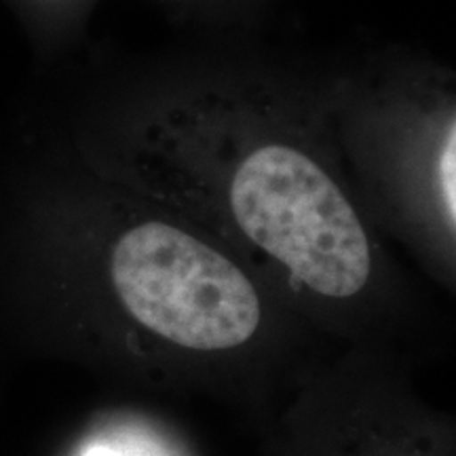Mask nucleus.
<instances>
[{"mask_svg": "<svg viewBox=\"0 0 456 456\" xmlns=\"http://www.w3.org/2000/svg\"><path fill=\"white\" fill-rule=\"evenodd\" d=\"M237 224L302 283L349 298L370 277V248L355 209L309 157L265 146L237 169L231 186Z\"/></svg>", "mask_w": 456, "mask_h": 456, "instance_id": "1", "label": "nucleus"}, {"mask_svg": "<svg viewBox=\"0 0 456 456\" xmlns=\"http://www.w3.org/2000/svg\"><path fill=\"white\" fill-rule=\"evenodd\" d=\"M118 298L142 326L174 345L224 351L258 330L260 300L241 271L178 228L146 222L112 249Z\"/></svg>", "mask_w": 456, "mask_h": 456, "instance_id": "2", "label": "nucleus"}, {"mask_svg": "<svg viewBox=\"0 0 456 456\" xmlns=\"http://www.w3.org/2000/svg\"><path fill=\"white\" fill-rule=\"evenodd\" d=\"M454 129H452V135H450L448 140V146L446 151H444V157H442V188H444V199H446V205L450 209V218L454 222V216H456V197H454V157H456V151H454Z\"/></svg>", "mask_w": 456, "mask_h": 456, "instance_id": "3", "label": "nucleus"}, {"mask_svg": "<svg viewBox=\"0 0 456 456\" xmlns=\"http://www.w3.org/2000/svg\"><path fill=\"white\" fill-rule=\"evenodd\" d=\"M85 456H118V454H112V452H106V450H91L89 454Z\"/></svg>", "mask_w": 456, "mask_h": 456, "instance_id": "4", "label": "nucleus"}]
</instances>
